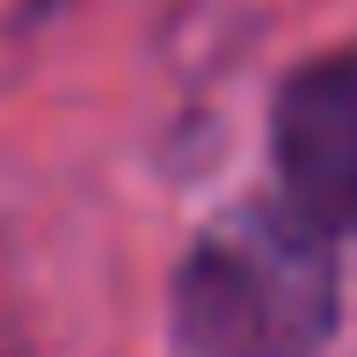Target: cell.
Masks as SVG:
<instances>
[{"label":"cell","mask_w":357,"mask_h":357,"mask_svg":"<svg viewBox=\"0 0 357 357\" xmlns=\"http://www.w3.org/2000/svg\"><path fill=\"white\" fill-rule=\"evenodd\" d=\"M335 335V255L284 204L204 226L175 263V343L190 357H321Z\"/></svg>","instance_id":"1"},{"label":"cell","mask_w":357,"mask_h":357,"mask_svg":"<svg viewBox=\"0 0 357 357\" xmlns=\"http://www.w3.org/2000/svg\"><path fill=\"white\" fill-rule=\"evenodd\" d=\"M278 204L321 241L357 234V52L299 66L270 109Z\"/></svg>","instance_id":"2"}]
</instances>
